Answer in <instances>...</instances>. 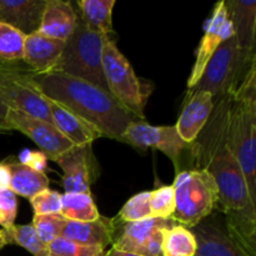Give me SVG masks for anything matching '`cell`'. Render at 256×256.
I'll use <instances>...</instances> for the list:
<instances>
[{
  "label": "cell",
  "mask_w": 256,
  "mask_h": 256,
  "mask_svg": "<svg viewBox=\"0 0 256 256\" xmlns=\"http://www.w3.org/2000/svg\"><path fill=\"white\" fill-rule=\"evenodd\" d=\"M230 102V95L214 102L206 125L192 144V169L206 170L215 180L229 236L245 254L256 256V204L228 144Z\"/></svg>",
  "instance_id": "obj_1"
},
{
  "label": "cell",
  "mask_w": 256,
  "mask_h": 256,
  "mask_svg": "<svg viewBox=\"0 0 256 256\" xmlns=\"http://www.w3.org/2000/svg\"><path fill=\"white\" fill-rule=\"evenodd\" d=\"M40 94L94 125L104 138L122 142V132L138 120L110 92L65 72H30Z\"/></svg>",
  "instance_id": "obj_2"
},
{
  "label": "cell",
  "mask_w": 256,
  "mask_h": 256,
  "mask_svg": "<svg viewBox=\"0 0 256 256\" xmlns=\"http://www.w3.org/2000/svg\"><path fill=\"white\" fill-rule=\"evenodd\" d=\"M232 96L228 118V144L246 180L250 198L256 204V76L250 66Z\"/></svg>",
  "instance_id": "obj_3"
},
{
  "label": "cell",
  "mask_w": 256,
  "mask_h": 256,
  "mask_svg": "<svg viewBox=\"0 0 256 256\" xmlns=\"http://www.w3.org/2000/svg\"><path fill=\"white\" fill-rule=\"evenodd\" d=\"M72 2L76 14V24L72 36L65 42L62 56L52 72L79 78L109 92L102 72V49L110 38L92 32L80 16L75 2Z\"/></svg>",
  "instance_id": "obj_4"
},
{
  "label": "cell",
  "mask_w": 256,
  "mask_h": 256,
  "mask_svg": "<svg viewBox=\"0 0 256 256\" xmlns=\"http://www.w3.org/2000/svg\"><path fill=\"white\" fill-rule=\"evenodd\" d=\"M175 210L172 218L176 224L192 229L219 206V192L212 175L202 169H184L175 176Z\"/></svg>",
  "instance_id": "obj_5"
},
{
  "label": "cell",
  "mask_w": 256,
  "mask_h": 256,
  "mask_svg": "<svg viewBox=\"0 0 256 256\" xmlns=\"http://www.w3.org/2000/svg\"><path fill=\"white\" fill-rule=\"evenodd\" d=\"M102 72L110 94L138 120L144 122V109L152 86L136 76L112 40H108L102 49Z\"/></svg>",
  "instance_id": "obj_6"
},
{
  "label": "cell",
  "mask_w": 256,
  "mask_h": 256,
  "mask_svg": "<svg viewBox=\"0 0 256 256\" xmlns=\"http://www.w3.org/2000/svg\"><path fill=\"white\" fill-rule=\"evenodd\" d=\"M255 62L245 64L234 36L225 40L212 55L196 84L186 90L185 99L196 92H209L216 102L232 94Z\"/></svg>",
  "instance_id": "obj_7"
},
{
  "label": "cell",
  "mask_w": 256,
  "mask_h": 256,
  "mask_svg": "<svg viewBox=\"0 0 256 256\" xmlns=\"http://www.w3.org/2000/svg\"><path fill=\"white\" fill-rule=\"evenodd\" d=\"M30 72L20 64L0 68V99L9 109L52 124L48 99L36 89Z\"/></svg>",
  "instance_id": "obj_8"
},
{
  "label": "cell",
  "mask_w": 256,
  "mask_h": 256,
  "mask_svg": "<svg viewBox=\"0 0 256 256\" xmlns=\"http://www.w3.org/2000/svg\"><path fill=\"white\" fill-rule=\"evenodd\" d=\"M122 142L138 149L160 150L172 160L178 172H182L185 155L192 156V144L180 138L175 126H152L142 120H135L122 132Z\"/></svg>",
  "instance_id": "obj_9"
},
{
  "label": "cell",
  "mask_w": 256,
  "mask_h": 256,
  "mask_svg": "<svg viewBox=\"0 0 256 256\" xmlns=\"http://www.w3.org/2000/svg\"><path fill=\"white\" fill-rule=\"evenodd\" d=\"M172 224V219L159 218L124 222L122 230H116L112 249L140 256H162V232Z\"/></svg>",
  "instance_id": "obj_10"
},
{
  "label": "cell",
  "mask_w": 256,
  "mask_h": 256,
  "mask_svg": "<svg viewBox=\"0 0 256 256\" xmlns=\"http://www.w3.org/2000/svg\"><path fill=\"white\" fill-rule=\"evenodd\" d=\"M4 129L6 132L16 130L26 135L39 146L42 152L46 155L48 159L52 162L65 152H68L70 148L74 146L54 126V124L36 119L16 110L9 109L4 119Z\"/></svg>",
  "instance_id": "obj_11"
},
{
  "label": "cell",
  "mask_w": 256,
  "mask_h": 256,
  "mask_svg": "<svg viewBox=\"0 0 256 256\" xmlns=\"http://www.w3.org/2000/svg\"><path fill=\"white\" fill-rule=\"evenodd\" d=\"M62 170V186L70 194H90L98 178V164L92 144L74 145L54 160Z\"/></svg>",
  "instance_id": "obj_12"
},
{
  "label": "cell",
  "mask_w": 256,
  "mask_h": 256,
  "mask_svg": "<svg viewBox=\"0 0 256 256\" xmlns=\"http://www.w3.org/2000/svg\"><path fill=\"white\" fill-rule=\"evenodd\" d=\"M204 30V36L196 49L194 66H192V74L188 80V89L196 84L208 62L212 55L216 52L218 48L225 40L234 36V30H232V22H230L226 6H225V2H219L218 4H215L212 15L205 22Z\"/></svg>",
  "instance_id": "obj_13"
},
{
  "label": "cell",
  "mask_w": 256,
  "mask_h": 256,
  "mask_svg": "<svg viewBox=\"0 0 256 256\" xmlns=\"http://www.w3.org/2000/svg\"><path fill=\"white\" fill-rule=\"evenodd\" d=\"M228 14L232 22L234 38L245 64L255 62L256 46V2L226 0Z\"/></svg>",
  "instance_id": "obj_14"
},
{
  "label": "cell",
  "mask_w": 256,
  "mask_h": 256,
  "mask_svg": "<svg viewBox=\"0 0 256 256\" xmlns=\"http://www.w3.org/2000/svg\"><path fill=\"white\" fill-rule=\"evenodd\" d=\"M118 230L116 220L100 215L92 222H69L64 224L60 236L69 242L85 246H98L106 249L112 245Z\"/></svg>",
  "instance_id": "obj_15"
},
{
  "label": "cell",
  "mask_w": 256,
  "mask_h": 256,
  "mask_svg": "<svg viewBox=\"0 0 256 256\" xmlns=\"http://www.w3.org/2000/svg\"><path fill=\"white\" fill-rule=\"evenodd\" d=\"M192 232L198 245L195 256H249L229 236L225 224L215 219L202 220Z\"/></svg>",
  "instance_id": "obj_16"
},
{
  "label": "cell",
  "mask_w": 256,
  "mask_h": 256,
  "mask_svg": "<svg viewBox=\"0 0 256 256\" xmlns=\"http://www.w3.org/2000/svg\"><path fill=\"white\" fill-rule=\"evenodd\" d=\"M64 48L65 42L32 32L25 38L22 62L35 74L50 72L59 62Z\"/></svg>",
  "instance_id": "obj_17"
},
{
  "label": "cell",
  "mask_w": 256,
  "mask_h": 256,
  "mask_svg": "<svg viewBox=\"0 0 256 256\" xmlns=\"http://www.w3.org/2000/svg\"><path fill=\"white\" fill-rule=\"evenodd\" d=\"M214 109V102L209 92H200L184 100L182 114L178 120V134L188 144H192L202 128L206 125Z\"/></svg>",
  "instance_id": "obj_18"
},
{
  "label": "cell",
  "mask_w": 256,
  "mask_h": 256,
  "mask_svg": "<svg viewBox=\"0 0 256 256\" xmlns=\"http://www.w3.org/2000/svg\"><path fill=\"white\" fill-rule=\"evenodd\" d=\"M48 99V98H46ZM52 122L54 126L72 142V145H88L92 144L99 138H102V132L92 124L85 122L80 116L75 115L66 108L52 100L48 99Z\"/></svg>",
  "instance_id": "obj_19"
},
{
  "label": "cell",
  "mask_w": 256,
  "mask_h": 256,
  "mask_svg": "<svg viewBox=\"0 0 256 256\" xmlns=\"http://www.w3.org/2000/svg\"><path fill=\"white\" fill-rule=\"evenodd\" d=\"M76 24V14L72 2L46 0L38 32L52 39L66 42Z\"/></svg>",
  "instance_id": "obj_20"
},
{
  "label": "cell",
  "mask_w": 256,
  "mask_h": 256,
  "mask_svg": "<svg viewBox=\"0 0 256 256\" xmlns=\"http://www.w3.org/2000/svg\"><path fill=\"white\" fill-rule=\"evenodd\" d=\"M46 0H0V22L25 35L36 32Z\"/></svg>",
  "instance_id": "obj_21"
},
{
  "label": "cell",
  "mask_w": 256,
  "mask_h": 256,
  "mask_svg": "<svg viewBox=\"0 0 256 256\" xmlns=\"http://www.w3.org/2000/svg\"><path fill=\"white\" fill-rule=\"evenodd\" d=\"M10 172L9 189L15 195L32 199L34 195L48 189L49 178L45 172H35L15 160H5Z\"/></svg>",
  "instance_id": "obj_22"
},
{
  "label": "cell",
  "mask_w": 256,
  "mask_h": 256,
  "mask_svg": "<svg viewBox=\"0 0 256 256\" xmlns=\"http://www.w3.org/2000/svg\"><path fill=\"white\" fill-rule=\"evenodd\" d=\"M86 26L96 34L109 36L112 32V8L115 0H79L75 2Z\"/></svg>",
  "instance_id": "obj_23"
},
{
  "label": "cell",
  "mask_w": 256,
  "mask_h": 256,
  "mask_svg": "<svg viewBox=\"0 0 256 256\" xmlns=\"http://www.w3.org/2000/svg\"><path fill=\"white\" fill-rule=\"evenodd\" d=\"M196 240L192 229L172 224L162 232V256H195Z\"/></svg>",
  "instance_id": "obj_24"
},
{
  "label": "cell",
  "mask_w": 256,
  "mask_h": 256,
  "mask_svg": "<svg viewBox=\"0 0 256 256\" xmlns=\"http://www.w3.org/2000/svg\"><path fill=\"white\" fill-rule=\"evenodd\" d=\"M60 215L69 222H92L100 216L98 208L90 194L62 195V210Z\"/></svg>",
  "instance_id": "obj_25"
},
{
  "label": "cell",
  "mask_w": 256,
  "mask_h": 256,
  "mask_svg": "<svg viewBox=\"0 0 256 256\" xmlns=\"http://www.w3.org/2000/svg\"><path fill=\"white\" fill-rule=\"evenodd\" d=\"M26 35L16 28L0 22V60L8 64H20L24 58Z\"/></svg>",
  "instance_id": "obj_26"
},
{
  "label": "cell",
  "mask_w": 256,
  "mask_h": 256,
  "mask_svg": "<svg viewBox=\"0 0 256 256\" xmlns=\"http://www.w3.org/2000/svg\"><path fill=\"white\" fill-rule=\"evenodd\" d=\"M6 232L8 244H16L34 256H48V245L38 235L32 224L12 225Z\"/></svg>",
  "instance_id": "obj_27"
},
{
  "label": "cell",
  "mask_w": 256,
  "mask_h": 256,
  "mask_svg": "<svg viewBox=\"0 0 256 256\" xmlns=\"http://www.w3.org/2000/svg\"><path fill=\"white\" fill-rule=\"evenodd\" d=\"M148 218H152L150 210V192H142L130 198L125 202L115 220L119 224H124V222H139Z\"/></svg>",
  "instance_id": "obj_28"
},
{
  "label": "cell",
  "mask_w": 256,
  "mask_h": 256,
  "mask_svg": "<svg viewBox=\"0 0 256 256\" xmlns=\"http://www.w3.org/2000/svg\"><path fill=\"white\" fill-rule=\"evenodd\" d=\"M108 250L75 244L59 236L48 245V256H106Z\"/></svg>",
  "instance_id": "obj_29"
},
{
  "label": "cell",
  "mask_w": 256,
  "mask_h": 256,
  "mask_svg": "<svg viewBox=\"0 0 256 256\" xmlns=\"http://www.w3.org/2000/svg\"><path fill=\"white\" fill-rule=\"evenodd\" d=\"M150 210L152 218L170 219L175 210L172 185H164L150 192Z\"/></svg>",
  "instance_id": "obj_30"
},
{
  "label": "cell",
  "mask_w": 256,
  "mask_h": 256,
  "mask_svg": "<svg viewBox=\"0 0 256 256\" xmlns=\"http://www.w3.org/2000/svg\"><path fill=\"white\" fill-rule=\"evenodd\" d=\"M65 222H66V219L60 214L34 215L32 225L36 230L42 242L49 245L52 240L60 236Z\"/></svg>",
  "instance_id": "obj_31"
},
{
  "label": "cell",
  "mask_w": 256,
  "mask_h": 256,
  "mask_svg": "<svg viewBox=\"0 0 256 256\" xmlns=\"http://www.w3.org/2000/svg\"><path fill=\"white\" fill-rule=\"evenodd\" d=\"M32 204L34 215H49V214H60L62 210V194L54 190L45 189L38 192L32 198Z\"/></svg>",
  "instance_id": "obj_32"
},
{
  "label": "cell",
  "mask_w": 256,
  "mask_h": 256,
  "mask_svg": "<svg viewBox=\"0 0 256 256\" xmlns=\"http://www.w3.org/2000/svg\"><path fill=\"white\" fill-rule=\"evenodd\" d=\"M18 215L16 195L10 189H0V226L10 229L15 225Z\"/></svg>",
  "instance_id": "obj_33"
},
{
  "label": "cell",
  "mask_w": 256,
  "mask_h": 256,
  "mask_svg": "<svg viewBox=\"0 0 256 256\" xmlns=\"http://www.w3.org/2000/svg\"><path fill=\"white\" fill-rule=\"evenodd\" d=\"M48 160L49 159H48L44 152H32L29 149H25L19 155V162L39 172H44L48 169Z\"/></svg>",
  "instance_id": "obj_34"
},
{
  "label": "cell",
  "mask_w": 256,
  "mask_h": 256,
  "mask_svg": "<svg viewBox=\"0 0 256 256\" xmlns=\"http://www.w3.org/2000/svg\"><path fill=\"white\" fill-rule=\"evenodd\" d=\"M10 172L6 162H0V189H9Z\"/></svg>",
  "instance_id": "obj_35"
},
{
  "label": "cell",
  "mask_w": 256,
  "mask_h": 256,
  "mask_svg": "<svg viewBox=\"0 0 256 256\" xmlns=\"http://www.w3.org/2000/svg\"><path fill=\"white\" fill-rule=\"evenodd\" d=\"M106 256H140L136 254H132V252H120V250L110 249L108 250Z\"/></svg>",
  "instance_id": "obj_36"
},
{
  "label": "cell",
  "mask_w": 256,
  "mask_h": 256,
  "mask_svg": "<svg viewBox=\"0 0 256 256\" xmlns=\"http://www.w3.org/2000/svg\"><path fill=\"white\" fill-rule=\"evenodd\" d=\"M5 245H8L6 232H5V229H2V228H0V250H2Z\"/></svg>",
  "instance_id": "obj_37"
},
{
  "label": "cell",
  "mask_w": 256,
  "mask_h": 256,
  "mask_svg": "<svg viewBox=\"0 0 256 256\" xmlns=\"http://www.w3.org/2000/svg\"><path fill=\"white\" fill-rule=\"evenodd\" d=\"M8 112H9V108L6 106V105L4 104V102H2V99H0V120H4L5 116H6Z\"/></svg>",
  "instance_id": "obj_38"
},
{
  "label": "cell",
  "mask_w": 256,
  "mask_h": 256,
  "mask_svg": "<svg viewBox=\"0 0 256 256\" xmlns=\"http://www.w3.org/2000/svg\"><path fill=\"white\" fill-rule=\"evenodd\" d=\"M2 132H6L4 129V120H0V134H2Z\"/></svg>",
  "instance_id": "obj_39"
},
{
  "label": "cell",
  "mask_w": 256,
  "mask_h": 256,
  "mask_svg": "<svg viewBox=\"0 0 256 256\" xmlns=\"http://www.w3.org/2000/svg\"><path fill=\"white\" fill-rule=\"evenodd\" d=\"M12 65H18V64H8V62H2V60H0V68H2V66H12Z\"/></svg>",
  "instance_id": "obj_40"
}]
</instances>
